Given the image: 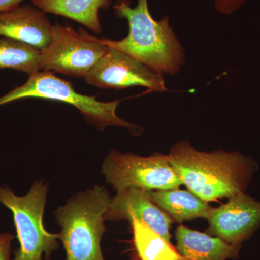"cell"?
I'll use <instances>...</instances> for the list:
<instances>
[{"label":"cell","mask_w":260,"mask_h":260,"mask_svg":"<svg viewBox=\"0 0 260 260\" xmlns=\"http://www.w3.org/2000/svg\"><path fill=\"white\" fill-rule=\"evenodd\" d=\"M168 156L183 184L208 203L243 192L253 170L239 153L201 152L185 140L173 145Z\"/></svg>","instance_id":"cell-1"},{"label":"cell","mask_w":260,"mask_h":260,"mask_svg":"<svg viewBox=\"0 0 260 260\" xmlns=\"http://www.w3.org/2000/svg\"><path fill=\"white\" fill-rule=\"evenodd\" d=\"M114 11L116 16L127 20L129 34L119 41L102 39L105 45L127 54L158 74L179 73L185 56L169 18L154 20L148 0H138L135 8L120 0L114 6Z\"/></svg>","instance_id":"cell-2"},{"label":"cell","mask_w":260,"mask_h":260,"mask_svg":"<svg viewBox=\"0 0 260 260\" xmlns=\"http://www.w3.org/2000/svg\"><path fill=\"white\" fill-rule=\"evenodd\" d=\"M112 198L104 186L77 193L54 212L66 260H106L102 241Z\"/></svg>","instance_id":"cell-3"},{"label":"cell","mask_w":260,"mask_h":260,"mask_svg":"<svg viewBox=\"0 0 260 260\" xmlns=\"http://www.w3.org/2000/svg\"><path fill=\"white\" fill-rule=\"evenodd\" d=\"M28 98L49 99L70 104L79 110L85 120L100 131L109 126L124 127L133 135H139L142 128L121 119L116 114L120 100L102 102L95 96L75 91L69 82L55 76L50 71H39L29 76L28 80L8 93L0 96V107L15 101Z\"/></svg>","instance_id":"cell-4"},{"label":"cell","mask_w":260,"mask_h":260,"mask_svg":"<svg viewBox=\"0 0 260 260\" xmlns=\"http://www.w3.org/2000/svg\"><path fill=\"white\" fill-rule=\"evenodd\" d=\"M48 189L43 181H35L26 194L18 196L0 184V203L13 213L20 244L12 260H51L59 249V234L48 232L43 223Z\"/></svg>","instance_id":"cell-5"},{"label":"cell","mask_w":260,"mask_h":260,"mask_svg":"<svg viewBox=\"0 0 260 260\" xmlns=\"http://www.w3.org/2000/svg\"><path fill=\"white\" fill-rule=\"evenodd\" d=\"M103 175L116 191L134 187L144 190H169L183 185L168 155L143 157L112 150L102 162Z\"/></svg>","instance_id":"cell-6"},{"label":"cell","mask_w":260,"mask_h":260,"mask_svg":"<svg viewBox=\"0 0 260 260\" xmlns=\"http://www.w3.org/2000/svg\"><path fill=\"white\" fill-rule=\"evenodd\" d=\"M102 39L83 29L76 31L70 25H52L50 40L40 50V70L58 72L85 78L107 52Z\"/></svg>","instance_id":"cell-7"},{"label":"cell","mask_w":260,"mask_h":260,"mask_svg":"<svg viewBox=\"0 0 260 260\" xmlns=\"http://www.w3.org/2000/svg\"><path fill=\"white\" fill-rule=\"evenodd\" d=\"M84 78L90 85L103 89L121 90L140 86L150 91L166 92L168 90L164 75L110 47H108L107 52Z\"/></svg>","instance_id":"cell-8"},{"label":"cell","mask_w":260,"mask_h":260,"mask_svg":"<svg viewBox=\"0 0 260 260\" xmlns=\"http://www.w3.org/2000/svg\"><path fill=\"white\" fill-rule=\"evenodd\" d=\"M229 198L225 204L210 210L207 233L229 244H242L260 225V202L244 192Z\"/></svg>","instance_id":"cell-9"},{"label":"cell","mask_w":260,"mask_h":260,"mask_svg":"<svg viewBox=\"0 0 260 260\" xmlns=\"http://www.w3.org/2000/svg\"><path fill=\"white\" fill-rule=\"evenodd\" d=\"M106 220H138L171 243L173 219L149 198L144 189L126 188L111 199Z\"/></svg>","instance_id":"cell-10"},{"label":"cell","mask_w":260,"mask_h":260,"mask_svg":"<svg viewBox=\"0 0 260 260\" xmlns=\"http://www.w3.org/2000/svg\"><path fill=\"white\" fill-rule=\"evenodd\" d=\"M51 28L46 13L34 5H20L0 13V37L25 43L39 50L49 44Z\"/></svg>","instance_id":"cell-11"},{"label":"cell","mask_w":260,"mask_h":260,"mask_svg":"<svg viewBox=\"0 0 260 260\" xmlns=\"http://www.w3.org/2000/svg\"><path fill=\"white\" fill-rule=\"evenodd\" d=\"M175 238L176 249L186 260L235 259L242 247L182 225L177 227Z\"/></svg>","instance_id":"cell-12"},{"label":"cell","mask_w":260,"mask_h":260,"mask_svg":"<svg viewBox=\"0 0 260 260\" xmlns=\"http://www.w3.org/2000/svg\"><path fill=\"white\" fill-rule=\"evenodd\" d=\"M147 195L174 221L181 223L196 218H208L213 207L190 191L178 189L145 190Z\"/></svg>","instance_id":"cell-13"},{"label":"cell","mask_w":260,"mask_h":260,"mask_svg":"<svg viewBox=\"0 0 260 260\" xmlns=\"http://www.w3.org/2000/svg\"><path fill=\"white\" fill-rule=\"evenodd\" d=\"M32 5L44 13L72 19L87 28L100 34L101 9H107L112 0H31Z\"/></svg>","instance_id":"cell-14"},{"label":"cell","mask_w":260,"mask_h":260,"mask_svg":"<svg viewBox=\"0 0 260 260\" xmlns=\"http://www.w3.org/2000/svg\"><path fill=\"white\" fill-rule=\"evenodd\" d=\"M133 242L140 260H186L178 253L172 243L138 220L130 222Z\"/></svg>","instance_id":"cell-15"},{"label":"cell","mask_w":260,"mask_h":260,"mask_svg":"<svg viewBox=\"0 0 260 260\" xmlns=\"http://www.w3.org/2000/svg\"><path fill=\"white\" fill-rule=\"evenodd\" d=\"M40 50L25 43L0 37V69H10L29 76L40 71Z\"/></svg>","instance_id":"cell-16"},{"label":"cell","mask_w":260,"mask_h":260,"mask_svg":"<svg viewBox=\"0 0 260 260\" xmlns=\"http://www.w3.org/2000/svg\"><path fill=\"white\" fill-rule=\"evenodd\" d=\"M14 239V235L9 232L0 234V260H12L11 246Z\"/></svg>","instance_id":"cell-17"},{"label":"cell","mask_w":260,"mask_h":260,"mask_svg":"<svg viewBox=\"0 0 260 260\" xmlns=\"http://www.w3.org/2000/svg\"><path fill=\"white\" fill-rule=\"evenodd\" d=\"M244 0H215V6L221 13H230L238 9Z\"/></svg>","instance_id":"cell-18"},{"label":"cell","mask_w":260,"mask_h":260,"mask_svg":"<svg viewBox=\"0 0 260 260\" xmlns=\"http://www.w3.org/2000/svg\"><path fill=\"white\" fill-rule=\"evenodd\" d=\"M25 0H0V13L16 8Z\"/></svg>","instance_id":"cell-19"}]
</instances>
